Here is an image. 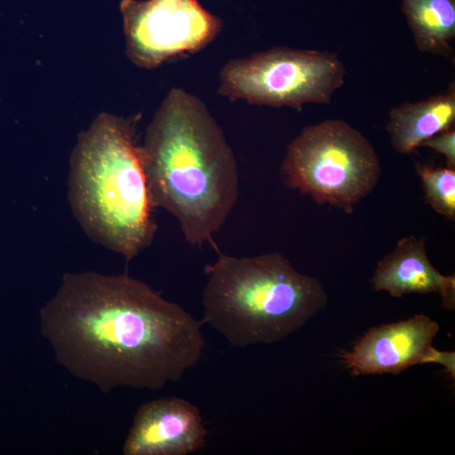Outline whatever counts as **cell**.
<instances>
[{
  "label": "cell",
  "instance_id": "cell-8",
  "mask_svg": "<svg viewBox=\"0 0 455 455\" xmlns=\"http://www.w3.org/2000/svg\"><path fill=\"white\" fill-rule=\"evenodd\" d=\"M439 331V323L424 314L373 327L342 353V362L353 376L398 375L422 364Z\"/></svg>",
  "mask_w": 455,
  "mask_h": 455
},
{
  "label": "cell",
  "instance_id": "cell-7",
  "mask_svg": "<svg viewBox=\"0 0 455 455\" xmlns=\"http://www.w3.org/2000/svg\"><path fill=\"white\" fill-rule=\"evenodd\" d=\"M121 11L128 57L146 70L202 50L223 26L197 0H124Z\"/></svg>",
  "mask_w": 455,
  "mask_h": 455
},
{
  "label": "cell",
  "instance_id": "cell-11",
  "mask_svg": "<svg viewBox=\"0 0 455 455\" xmlns=\"http://www.w3.org/2000/svg\"><path fill=\"white\" fill-rule=\"evenodd\" d=\"M454 121L455 85L451 83L442 94L393 108L386 131L395 150L409 155L427 139L453 128Z\"/></svg>",
  "mask_w": 455,
  "mask_h": 455
},
{
  "label": "cell",
  "instance_id": "cell-3",
  "mask_svg": "<svg viewBox=\"0 0 455 455\" xmlns=\"http://www.w3.org/2000/svg\"><path fill=\"white\" fill-rule=\"evenodd\" d=\"M69 197L80 226L107 249L132 260L151 244L155 206L132 121L102 114L80 135Z\"/></svg>",
  "mask_w": 455,
  "mask_h": 455
},
{
  "label": "cell",
  "instance_id": "cell-5",
  "mask_svg": "<svg viewBox=\"0 0 455 455\" xmlns=\"http://www.w3.org/2000/svg\"><path fill=\"white\" fill-rule=\"evenodd\" d=\"M380 160L366 137L345 121L308 126L287 148L282 175L288 187L319 204L353 213L380 180Z\"/></svg>",
  "mask_w": 455,
  "mask_h": 455
},
{
  "label": "cell",
  "instance_id": "cell-12",
  "mask_svg": "<svg viewBox=\"0 0 455 455\" xmlns=\"http://www.w3.org/2000/svg\"><path fill=\"white\" fill-rule=\"evenodd\" d=\"M418 50L450 57L455 38V0H402Z\"/></svg>",
  "mask_w": 455,
  "mask_h": 455
},
{
  "label": "cell",
  "instance_id": "cell-4",
  "mask_svg": "<svg viewBox=\"0 0 455 455\" xmlns=\"http://www.w3.org/2000/svg\"><path fill=\"white\" fill-rule=\"evenodd\" d=\"M205 272L202 322L236 348L280 341L327 304L322 283L277 252L244 258L219 252Z\"/></svg>",
  "mask_w": 455,
  "mask_h": 455
},
{
  "label": "cell",
  "instance_id": "cell-15",
  "mask_svg": "<svg viewBox=\"0 0 455 455\" xmlns=\"http://www.w3.org/2000/svg\"><path fill=\"white\" fill-rule=\"evenodd\" d=\"M436 363L445 368L450 378L455 380V353L454 351H442L432 346L429 353L423 359L422 364Z\"/></svg>",
  "mask_w": 455,
  "mask_h": 455
},
{
  "label": "cell",
  "instance_id": "cell-10",
  "mask_svg": "<svg viewBox=\"0 0 455 455\" xmlns=\"http://www.w3.org/2000/svg\"><path fill=\"white\" fill-rule=\"evenodd\" d=\"M378 292L395 298L408 294H439L446 310L455 309V277L444 276L432 265L424 239H402L391 254L378 261L371 281Z\"/></svg>",
  "mask_w": 455,
  "mask_h": 455
},
{
  "label": "cell",
  "instance_id": "cell-9",
  "mask_svg": "<svg viewBox=\"0 0 455 455\" xmlns=\"http://www.w3.org/2000/svg\"><path fill=\"white\" fill-rule=\"evenodd\" d=\"M207 430L196 405L177 398L144 403L125 440V455H188L204 449Z\"/></svg>",
  "mask_w": 455,
  "mask_h": 455
},
{
  "label": "cell",
  "instance_id": "cell-13",
  "mask_svg": "<svg viewBox=\"0 0 455 455\" xmlns=\"http://www.w3.org/2000/svg\"><path fill=\"white\" fill-rule=\"evenodd\" d=\"M416 170L421 179L427 204L439 214L454 221L455 169L417 163Z\"/></svg>",
  "mask_w": 455,
  "mask_h": 455
},
{
  "label": "cell",
  "instance_id": "cell-6",
  "mask_svg": "<svg viewBox=\"0 0 455 455\" xmlns=\"http://www.w3.org/2000/svg\"><path fill=\"white\" fill-rule=\"evenodd\" d=\"M345 77L335 53L277 47L227 62L218 93L232 102L296 109L308 103L329 104Z\"/></svg>",
  "mask_w": 455,
  "mask_h": 455
},
{
  "label": "cell",
  "instance_id": "cell-1",
  "mask_svg": "<svg viewBox=\"0 0 455 455\" xmlns=\"http://www.w3.org/2000/svg\"><path fill=\"white\" fill-rule=\"evenodd\" d=\"M40 327L57 363L103 393L164 388L205 346L200 322L128 274L66 273Z\"/></svg>",
  "mask_w": 455,
  "mask_h": 455
},
{
  "label": "cell",
  "instance_id": "cell-2",
  "mask_svg": "<svg viewBox=\"0 0 455 455\" xmlns=\"http://www.w3.org/2000/svg\"><path fill=\"white\" fill-rule=\"evenodd\" d=\"M153 204L177 219L185 239L213 241L236 206V156L201 99L170 89L139 146Z\"/></svg>",
  "mask_w": 455,
  "mask_h": 455
},
{
  "label": "cell",
  "instance_id": "cell-14",
  "mask_svg": "<svg viewBox=\"0 0 455 455\" xmlns=\"http://www.w3.org/2000/svg\"><path fill=\"white\" fill-rule=\"evenodd\" d=\"M421 146L430 148L443 155L447 160L448 168L455 169V130L454 127L427 139L421 144Z\"/></svg>",
  "mask_w": 455,
  "mask_h": 455
}]
</instances>
